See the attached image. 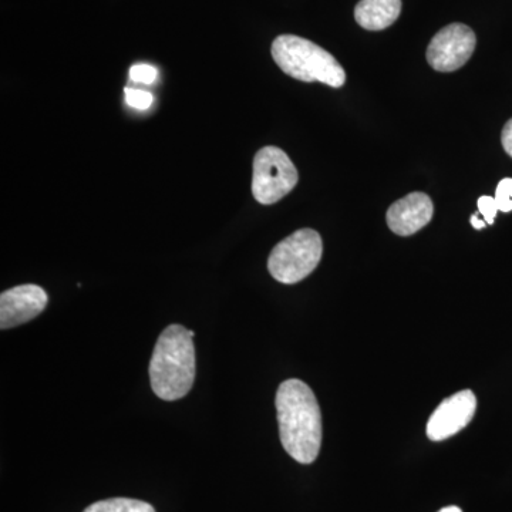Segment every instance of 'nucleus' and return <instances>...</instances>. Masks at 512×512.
Listing matches in <instances>:
<instances>
[{
    "label": "nucleus",
    "mask_w": 512,
    "mask_h": 512,
    "mask_svg": "<svg viewBox=\"0 0 512 512\" xmlns=\"http://www.w3.org/2000/svg\"><path fill=\"white\" fill-rule=\"evenodd\" d=\"M439 512H463L458 507H446L443 508V510H440Z\"/></svg>",
    "instance_id": "18"
},
{
    "label": "nucleus",
    "mask_w": 512,
    "mask_h": 512,
    "mask_svg": "<svg viewBox=\"0 0 512 512\" xmlns=\"http://www.w3.org/2000/svg\"><path fill=\"white\" fill-rule=\"evenodd\" d=\"M49 296L37 285H20L0 295V329L28 323L45 311Z\"/></svg>",
    "instance_id": "8"
},
{
    "label": "nucleus",
    "mask_w": 512,
    "mask_h": 512,
    "mask_svg": "<svg viewBox=\"0 0 512 512\" xmlns=\"http://www.w3.org/2000/svg\"><path fill=\"white\" fill-rule=\"evenodd\" d=\"M272 57L282 72L305 83L320 82L339 89L346 83V73L338 60L311 40L293 35L276 37Z\"/></svg>",
    "instance_id": "3"
},
{
    "label": "nucleus",
    "mask_w": 512,
    "mask_h": 512,
    "mask_svg": "<svg viewBox=\"0 0 512 512\" xmlns=\"http://www.w3.org/2000/svg\"><path fill=\"white\" fill-rule=\"evenodd\" d=\"M83 512H156L153 505L133 498H109L97 501Z\"/></svg>",
    "instance_id": "11"
},
{
    "label": "nucleus",
    "mask_w": 512,
    "mask_h": 512,
    "mask_svg": "<svg viewBox=\"0 0 512 512\" xmlns=\"http://www.w3.org/2000/svg\"><path fill=\"white\" fill-rule=\"evenodd\" d=\"M157 76L156 67L150 66V64H136L130 69V77L133 82L153 84L156 82Z\"/></svg>",
    "instance_id": "14"
},
{
    "label": "nucleus",
    "mask_w": 512,
    "mask_h": 512,
    "mask_svg": "<svg viewBox=\"0 0 512 512\" xmlns=\"http://www.w3.org/2000/svg\"><path fill=\"white\" fill-rule=\"evenodd\" d=\"M322 252V238L318 232L299 229L272 249L268 259L269 272L281 284H298L315 271Z\"/></svg>",
    "instance_id": "4"
},
{
    "label": "nucleus",
    "mask_w": 512,
    "mask_h": 512,
    "mask_svg": "<svg viewBox=\"0 0 512 512\" xmlns=\"http://www.w3.org/2000/svg\"><path fill=\"white\" fill-rule=\"evenodd\" d=\"M298 171L291 158L281 148L264 147L254 158L252 194L259 204L272 205L295 188Z\"/></svg>",
    "instance_id": "5"
},
{
    "label": "nucleus",
    "mask_w": 512,
    "mask_h": 512,
    "mask_svg": "<svg viewBox=\"0 0 512 512\" xmlns=\"http://www.w3.org/2000/svg\"><path fill=\"white\" fill-rule=\"evenodd\" d=\"M279 436L286 453L301 464H312L322 444V414L311 387L286 380L276 393Z\"/></svg>",
    "instance_id": "1"
},
{
    "label": "nucleus",
    "mask_w": 512,
    "mask_h": 512,
    "mask_svg": "<svg viewBox=\"0 0 512 512\" xmlns=\"http://www.w3.org/2000/svg\"><path fill=\"white\" fill-rule=\"evenodd\" d=\"M124 94H126L128 106L133 107V109L148 110L153 106V94L144 92V90L131 89V87H127Z\"/></svg>",
    "instance_id": "12"
},
{
    "label": "nucleus",
    "mask_w": 512,
    "mask_h": 512,
    "mask_svg": "<svg viewBox=\"0 0 512 512\" xmlns=\"http://www.w3.org/2000/svg\"><path fill=\"white\" fill-rule=\"evenodd\" d=\"M476 45L473 30L463 23H453L431 39L427 62L437 72H456L473 56Z\"/></svg>",
    "instance_id": "6"
},
{
    "label": "nucleus",
    "mask_w": 512,
    "mask_h": 512,
    "mask_svg": "<svg viewBox=\"0 0 512 512\" xmlns=\"http://www.w3.org/2000/svg\"><path fill=\"white\" fill-rule=\"evenodd\" d=\"M476 409V394L471 390H463L454 396L447 397L431 414L427 423V437L431 441L450 439L468 426L476 414Z\"/></svg>",
    "instance_id": "7"
},
{
    "label": "nucleus",
    "mask_w": 512,
    "mask_h": 512,
    "mask_svg": "<svg viewBox=\"0 0 512 512\" xmlns=\"http://www.w3.org/2000/svg\"><path fill=\"white\" fill-rule=\"evenodd\" d=\"M501 143H503L505 153L512 158V119L504 126Z\"/></svg>",
    "instance_id": "16"
},
{
    "label": "nucleus",
    "mask_w": 512,
    "mask_h": 512,
    "mask_svg": "<svg viewBox=\"0 0 512 512\" xmlns=\"http://www.w3.org/2000/svg\"><path fill=\"white\" fill-rule=\"evenodd\" d=\"M194 380V338L184 326H168L158 338L151 357V389L158 399L175 402L190 393Z\"/></svg>",
    "instance_id": "2"
},
{
    "label": "nucleus",
    "mask_w": 512,
    "mask_h": 512,
    "mask_svg": "<svg viewBox=\"0 0 512 512\" xmlns=\"http://www.w3.org/2000/svg\"><path fill=\"white\" fill-rule=\"evenodd\" d=\"M402 13V0H360L355 19L360 28L379 32L390 28Z\"/></svg>",
    "instance_id": "10"
},
{
    "label": "nucleus",
    "mask_w": 512,
    "mask_h": 512,
    "mask_svg": "<svg viewBox=\"0 0 512 512\" xmlns=\"http://www.w3.org/2000/svg\"><path fill=\"white\" fill-rule=\"evenodd\" d=\"M478 212L480 215H483L484 221L487 222V225L494 224L495 217L498 214V205L497 201H495L494 197H488V195H484V197L478 198Z\"/></svg>",
    "instance_id": "15"
},
{
    "label": "nucleus",
    "mask_w": 512,
    "mask_h": 512,
    "mask_svg": "<svg viewBox=\"0 0 512 512\" xmlns=\"http://www.w3.org/2000/svg\"><path fill=\"white\" fill-rule=\"evenodd\" d=\"M433 202L424 192H412L394 202L387 211L389 228L400 237H410L426 227L433 218Z\"/></svg>",
    "instance_id": "9"
},
{
    "label": "nucleus",
    "mask_w": 512,
    "mask_h": 512,
    "mask_svg": "<svg viewBox=\"0 0 512 512\" xmlns=\"http://www.w3.org/2000/svg\"><path fill=\"white\" fill-rule=\"evenodd\" d=\"M494 198L497 201L498 210L501 212L512 211V178H504L500 181Z\"/></svg>",
    "instance_id": "13"
},
{
    "label": "nucleus",
    "mask_w": 512,
    "mask_h": 512,
    "mask_svg": "<svg viewBox=\"0 0 512 512\" xmlns=\"http://www.w3.org/2000/svg\"><path fill=\"white\" fill-rule=\"evenodd\" d=\"M470 222L476 229H483L485 225H487V222L481 220V218L478 217V214L471 215Z\"/></svg>",
    "instance_id": "17"
}]
</instances>
